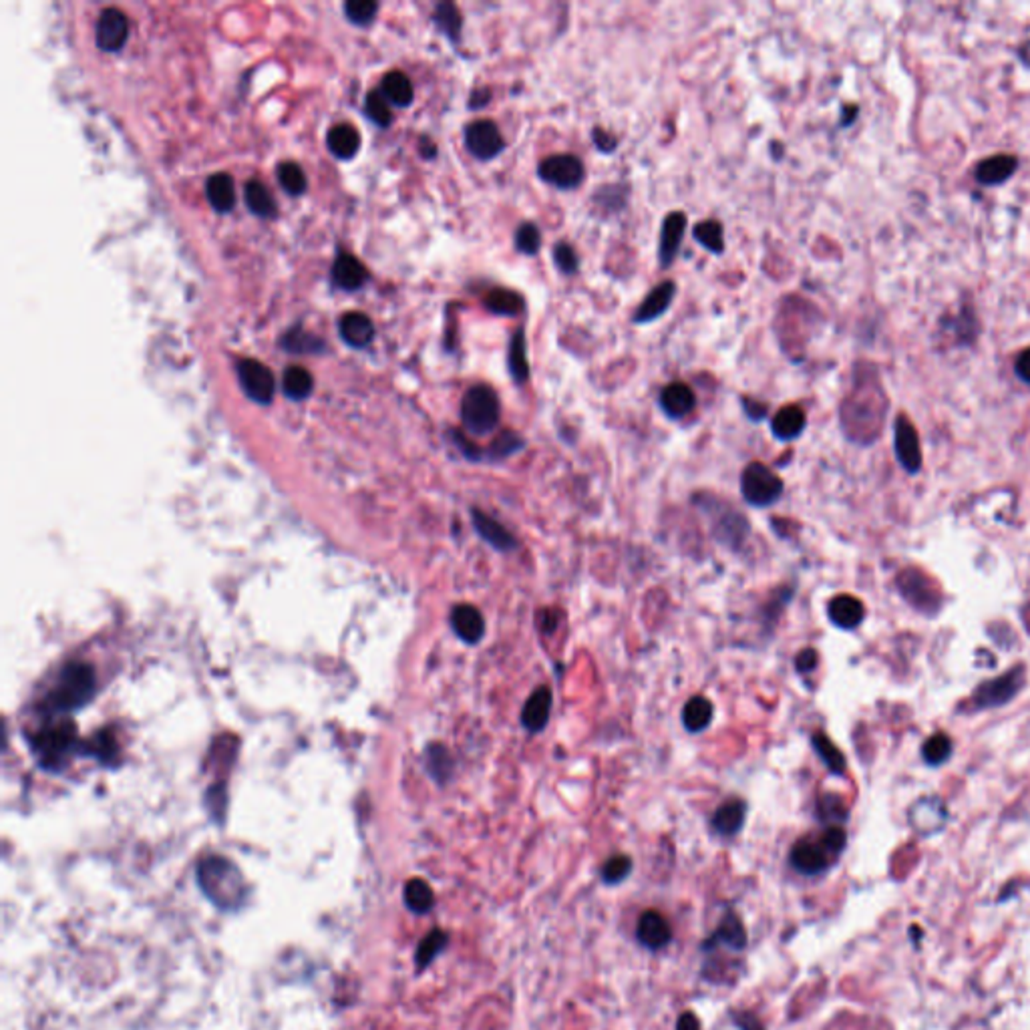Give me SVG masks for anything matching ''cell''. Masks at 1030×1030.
<instances>
[{
  "label": "cell",
  "mask_w": 1030,
  "mask_h": 1030,
  "mask_svg": "<svg viewBox=\"0 0 1030 1030\" xmlns=\"http://www.w3.org/2000/svg\"><path fill=\"white\" fill-rule=\"evenodd\" d=\"M741 493L755 508H767L783 493V481L763 463H748L741 475Z\"/></svg>",
  "instance_id": "5"
},
{
  "label": "cell",
  "mask_w": 1030,
  "mask_h": 1030,
  "mask_svg": "<svg viewBox=\"0 0 1030 1030\" xmlns=\"http://www.w3.org/2000/svg\"><path fill=\"white\" fill-rule=\"evenodd\" d=\"M243 195H246V203L252 213L260 215V218H270V215L276 213V202L272 195H270L268 187L264 183H260L256 180L248 182Z\"/></svg>",
  "instance_id": "36"
},
{
  "label": "cell",
  "mask_w": 1030,
  "mask_h": 1030,
  "mask_svg": "<svg viewBox=\"0 0 1030 1030\" xmlns=\"http://www.w3.org/2000/svg\"><path fill=\"white\" fill-rule=\"evenodd\" d=\"M805 425H807L805 411L797 405H787L773 417L771 431L779 441H793L803 433Z\"/></svg>",
  "instance_id": "24"
},
{
  "label": "cell",
  "mask_w": 1030,
  "mask_h": 1030,
  "mask_svg": "<svg viewBox=\"0 0 1030 1030\" xmlns=\"http://www.w3.org/2000/svg\"><path fill=\"white\" fill-rule=\"evenodd\" d=\"M1015 374L1016 377L1030 385V349H1025L1015 361Z\"/></svg>",
  "instance_id": "53"
},
{
  "label": "cell",
  "mask_w": 1030,
  "mask_h": 1030,
  "mask_svg": "<svg viewBox=\"0 0 1030 1030\" xmlns=\"http://www.w3.org/2000/svg\"><path fill=\"white\" fill-rule=\"evenodd\" d=\"M677 1030H700L698 1018L692 1013H682L677 1023Z\"/></svg>",
  "instance_id": "57"
},
{
  "label": "cell",
  "mask_w": 1030,
  "mask_h": 1030,
  "mask_svg": "<svg viewBox=\"0 0 1030 1030\" xmlns=\"http://www.w3.org/2000/svg\"><path fill=\"white\" fill-rule=\"evenodd\" d=\"M501 405L500 397L491 387L475 385L465 392L461 401L463 427L475 437L490 435L500 425Z\"/></svg>",
  "instance_id": "3"
},
{
  "label": "cell",
  "mask_w": 1030,
  "mask_h": 1030,
  "mask_svg": "<svg viewBox=\"0 0 1030 1030\" xmlns=\"http://www.w3.org/2000/svg\"><path fill=\"white\" fill-rule=\"evenodd\" d=\"M238 377L243 392H246L252 401L260 402V405L272 402L276 382H274V374L270 372L266 364L252 359H243L238 362Z\"/></svg>",
  "instance_id": "10"
},
{
  "label": "cell",
  "mask_w": 1030,
  "mask_h": 1030,
  "mask_svg": "<svg viewBox=\"0 0 1030 1030\" xmlns=\"http://www.w3.org/2000/svg\"><path fill=\"white\" fill-rule=\"evenodd\" d=\"M381 93L385 95L389 103H392V105L397 107H409L415 97L413 83H411L407 74L401 71H391L385 74Z\"/></svg>",
  "instance_id": "32"
},
{
  "label": "cell",
  "mask_w": 1030,
  "mask_h": 1030,
  "mask_svg": "<svg viewBox=\"0 0 1030 1030\" xmlns=\"http://www.w3.org/2000/svg\"><path fill=\"white\" fill-rule=\"evenodd\" d=\"M483 304L491 314L513 318L523 312L526 301H523V296L520 292H515V290L495 288L487 292V296L483 298Z\"/></svg>",
  "instance_id": "30"
},
{
  "label": "cell",
  "mask_w": 1030,
  "mask_h": 1030,
  "mask_svg": "<svg viewBox=\"0 0 1030 1030\" xmlns=\"http://www.w3.org/2000/svg\"><path fill=\"white\" fill-rule=\"evenodd\" d=\"M636 938L649 950H662L672 940L670 922L657 910H649L640 916Z\"/></svg>",
  "instance_id": "16"
},
{
  "label": "cell",
  "mask_w": 1030,
  "mask_h": 1030,
  "mask_svg": "<svg viewBox=\"0 0 1030 1030\" xmlns=\"http://www.w3.org/2000/svg\"><path fill=\"white\" fill-rule=\"evenodd\" d=\"M341 334L351 346H367L374 336V324L367 314L349 312L341 318Z\"/></svg>",
  "instance_id": "28"
},
{
  "label": "cell",
  "mask_w": 1030,
  "mask_h": 1030,
  "mask_svg": "<svg viewBox=\"0 0 1030 1030\" xmlns=\"http://www.w3.org/2000/svg\"><path fill=\"white\" fill-rule=\"evenodd\" d=\"M1025 680H1026L1025 669L1016 667L995 680L985 682V685H980L976 690H974V695L970 698V710H986L1006 705V702L1013 700L1020 692V688L1025 687Z\"/></svg>",
  "instance_id": "6"
},
{
  "label": "cell",
  "mask_w": 1030,
  "mask_h": 1030,
  "mask_svg": "<svg viewBox=\"0 0 1030 1030\" xmlns=\"http://www.w3.org/2000/svg\"><path fill=\"white\" fill-rule=\"evenodd\" d=\"M93 690H95V674L91 667L73 662L61 674L59 687L51 695V707L59 710L79 708L93 697Z\"/></svg>",
  "instance_id": "4"
},
{
  "label": "cell",
  "mask_w": 1030,
  "mask_h": 1030,
  "mask_svg": "<svg viewBox=\"0 0 1030 1030\" xmlns=\"http://www.w3.org/2000/svg\"><path fill=\"white\" fill-rule=\"evenodd\" d=\"M795 667L799 672H811L817 667V652L816 650H803L797 659H795Z\"/></svg>",
  "instance_id": "55"
},
{
  "label": "cell",
  "mask_w": 1030,
  "mask_h": 1030,
  "mask_svg": "<svg viewBox=\"0 0 1030 1030\" xmlns=\"http://www.w3.org/2000/svg\"><path fill=\"white\" fill-rule=\"evenodd\" d=\"M554 264H556L560 272L566 274V276H574L578 272L579 258H578L572 243H568V242L556 243V246H554Z\"/></svg>",
  "instance_id": "49"
},
{
  "label": "cell",
  "mask_w": 1030,
  "mask_h": 1030,
  "mask_svg": "<svg viewBox=\"0 0 1030 1030\" xmlns=\"http://www.w3.org/2000/svg\"><path fill=\"white\" fill-rule=\"evenodd\" d=\"M718 946H727V948L733 952H743L747 948L745 926L741 920H738L737 914H727L723 917V922L718 924L715 934L702 944V950L713 952L718 948Z\"/></svg>",
  "instance_id": "17"
},
{
  "label": "cell",
  "mask_w": 1030,
  "mask_h": 1030,
  "mask_svg": "<svg viewBox=\"0 0 1030 1030\" xmlns=\"http://www.w3.org/2000/svg\"><path fill=\"white\" fill-rule=\"evenodd\" d=\"M632 874V859L629 856H614L602 867V879L608 886L624 882Z\"/></svg>",
  "instance_id": "46"
},
{
  "label": "cell",
  "mask_w": 1030,
  "mask_h": 1030,
  "mask_svg": "<svg viewBox=\"0 0 1030 1030\" xmlns=\"http://www.w3.org/2000/svg\"><path fill=\"white\" fill-rule=\"evenodd\" d=\"M660 407L667 417L682 419L695 411L697 395L687 382H670L660 392Z\"/></svg>",
  "instance_id": "18"
},
{
  "label": "cell",
  "mask_w": 1030,
  "mask_h": 1030,
  "mask_svg": "<svg viewBox=\"0 0 1030 1030\" xmlns=\"http://www.w3.org/2000/svg\"><path fill=\"white\" fill-rule=\"evenodd\" d=\"M405 904L411 912L427 914L435 906L433 889L423 879H411L405 887Z\"/></svg>",
  "instance_id": "38"
},
{
  "label": "cell",
  "mask_w": 1030,
  "mask_h": 1030,
  "mask_svg": "<svg viewBox=\"0 0 1030 1030\" xmlns=\"http://www.w3.org/2000/svg\"><path fill=\"white\" fill-rule=\"evenodd\" d=\"M713 530L718 541H723V544H727L728 548H738V544H741L747 536L748 526L741 513L728 511L727 515H723V518L715 520Z\"/></svg>",
  "instance_id": "33"
},
{
  "label": "cell",
  "mask_w": 1030,
  "mask_h": 1030,
  "mask_svg": "<svg viewBox=\"0 0 1030 1030\" xmlns=\"http://www.w3.org/2000/svg\"><path fill=\"white\" fill-rule=\"evenodd\" d=\"M677 296V284L672 280H664L657 288H652L649 296L644 298L642 304L636 314L632 316L634 324H649L659 321L662 314L669 312V308Z\"/></svg>",
  "instance_id": "13"
},
{
  "label": "cell",
  "mask_w": 1030,
  "mask_h": 1030,
  "mask_svg": "<svg viewBox=\"0 0 1030 1030\" xmlns=\"http://www.w3.org/2000/svg\"><path fill=\"white\" fill-rule=\"evenodd\" d=\"M592 139H594V144H596V147H598V149H600V152H604V154H612V152H616V147H618V139H616V135H612V134H610V131H608V129L596 127V129L592 131Z\"/></svg>",
  "instance_id": "52"
},
{
  "label": "cell",
  "mask_w": 1030,
  "mask_h": 1030,
  "mask_svg": "<svg viewBox=\"0 0 1030 1030\" xmlns=\"http://www.w3.org/2000/svg\"><path fill=\"white\" fill-rule=\"evenodd\" d=\"M451 626L459 639L467 644H477L485 634V622L481 612L470 604H461L453 608Z\"/></svg>",
  "instance_id": "19"
},
{
  "label": "cell",
  "mask_w": 1030,
  "mask_h": 1030,
  "mask_svg": "<svg viewBox=\"0 0 1030 1030\" xmlns=\"http://www.w3.org/2000/svg\"><path fill=\"white\" fill-rule=\"evenodd\" d=\"M314 387V379L312 374L308 372L304 367H290L284 372V379H282V389L286 392V397L294 399V401H302L312 392Z\"/></svg>",
  "instance_id": "37"
},
{
  "label": "cell",
  "mask_w": 1030,
  "mask_h": 1030,
  "mask_svg": "<svg viewBox=\"0 0 1030 1030\" xmlns=\"http://www.w3.org/2000/svg\"><path fill=\"white\" fill-rule=\"evenodd\" d=\"M682 723L690 733H702L713 723V705L705 697H692L682 708Z\"/></svg>",
  "instance_id": "34"
},
{
  "label": "cell",
  "mask_w": 1030,
  "mask_h": 1030,
  "mask_svg": "<svg viewBox=\"0 0 1030 1030\" xmlns=\"http://www.w3.org/2000/svg\"><path fill=\"white\" fill-rule=\"evenodd\" d=\"M692 236H695L698 246L705 248L710 254H723L725 252V228L723 223L717 222V220H705V222H698L695 230H692Z\"/></svg>",
  "instance_id": "35"
},
{
  "label": "cell",
  "mask_w": 1030,
  "mask_h": 1030,
  "mask_svg": "<svg viewBox=\"0 0 1030 1030\" xmlns=\"http://www.w3.org/2000/svg\"><path fill=\"white\" fill-rule=\"evenodd\" d=\"M364 111H367V115L374 121V124L381 125V127H387L391 125V109H389V101L385 99L381 91H372L369 93L367 97V105H364Z\"/></svg>",
  "instance_id": "50"
},
{
  "label": "cell",
  "mask_w": 1030,
  "mask_h": 1030,
  "mask_svg": "<svg viewBox=\"0 0 1030 1030\" xmlns=\"http://www.w3.org/2000/svg\"><path fill=\"white\" fill-rule=\"evenodd\" d=\"M743 409H745V413L748 415V419H753V421H761V419L767 417V405H763V402H757L753 399H743Z\"/></svg>",
  "instance_id": "56"
},
{
  "label": "cell",
  "mask_w": 1030,
  "mask_h": 1030,
  "mask_svg": "<svg viewBox=\"0 0 1030 1030\" xmlns=\"http://www.w3.org/2000/svg\"><path fill=\"white\" fill-rule=\"evenodd\" d=\"M1016 170H1018V157L1008 154L990 155L986 159H982V162H978V165L974 167V180H976L980 185L995 187L1006 183Z\"/></svg>",
  "instance_id": "15"
},
{
  "label": "cell",
  "mask_w": 1030,
  "mask_h": 1030,
  "mask_svg": "<svg viewBox=\"0 0 1030 1030\" xmlns=\"http://www.w3.org/2000/svg\"><path fill=\"white\" fill-rule=\"evenodd\" d=\"M377 11L379 5L374 3V0H349V3L344 5V13L349 16V21L361 26L372 23Z\"/></svg>",
  "instance_id": "48"
},
{
  "label": "cell",
  "mask_w": 1030,
  "mask_h": 1030,
  "mask_svg": "<svg viewBox=\"0 0 1030 1030\" xmlns=\"http://www.w3.org/2000/svg\"><path fill=\"white\" fill-rule=\"evenodd\" d=\"M551 690L541 687L526 700V707L521 710V725L526 727L530 733H540L544 730L550 713H551Z\"/></svg>",
  "instance_id": "21"
},
{
  "label": "cell",
  "mask_w": 1030,
  "mask_h": 1030,
  "mask_svg": "<svg viewBox=\"0 0 1030 1030\" xmlns=\"http://www.w3.org/2000/svg\"><path fill=\"white\" fill-rule=\"evenodd\" d=\"M205 192L215 212L228 213L236 205V187L228 173H213L205 183Z\"/></svg>",
  "instance_id": "27"
},
{
  "label": "cell",
  "mask_w": 1030,
  "mask_h": 1030,
  "mask_svg": "<svg viewBox=\"0 0 1030 1030\" xmlns=\"http://www.w3.org/2000/svg\"><path fill=\"white\" fill-rule=\"evenodd\" d=\"M433 21L437 23L439 31H441L445 36H449V39H451L453 43L459 41V36H461L463 18H461V13H459V8L455 5H451V3L437 5Z\"/></svg>",
  "instance_id": "39"
},
{
  "label": "cell",
  "mask_w": 1030,
  "mask_h": 1030,
  "mask_svg": "<svg viewBox=\"0 0 1030 1030\" xmlns=\"http://www.w3.org/2000/svg\"><path fill=\"white\" fill-rule=\"evenodd\" d=\"M897 586H900L902 596L916 608V610H920L928 616L938 612L940 608L938 589H936L932 579L926 578L920 569H906V572L897 576Z\"/></svg>",
  "instance_id": "9"
},
{
  "label": "cell",
  "mask_w": 1030,
  "mask_h": 1030,
  "mask_svg": "<svg viewBox=\"0 0 1030 1030\" xmlns=\"http://www.w3.org/2000/svg\"><path fill=\"white\" fill-rule=\"evenodd\" d=\"M846 841V831L839 826H829L819 837H803L791 847V866L803 876H819L839 857Z\"/></svg>",
  "instance_id": "1"
},
{
  "label": "cell",
  "mask_w": 1030,
  "mask_h": 1030,
  "mask_svg": "<svg viewBox=\"0 0 1030 1030\" xmlns=\"http://www.w3.org/2000/svg\"><path fill=\"white\" fill-rule=\"evenodd\" d=\"M332 280L336 286L344 290H357L367 282V268L359 258L351 254H341L332 264Z\"/></svg>",
  "instance_id": "25"
},
{
  "label": "cell",
  "mask_w": 1030,
  "mask_h": 1030,
  "mask_svg": "<svg viewBox=\"0 0 1030 1030\" xmlns=\"http://www.w3.org/2000/svg\"><path fill=\"white\" fill-rule=\"evenodd\" d=\"M326 144H329L331 154L339 159H352L357 155L361 147V135L359 131L349 124L334 125L329 135H326Z\"/></svg>",
  "instance_id": "29"
},
{
  "label": "cell",
  "mask_w": 1030,
  "mask_h": 1030,
  "mask_svg": "<svg viewBox=\"0 0 1030 1030\" xmlns=\"http://www.w3.org/2000/svg\"><path fill=\"white\" fill-rule=\"evenodd\" d=\"M819 817L827 823H836V821H844L847 816L844 805H841L836 795H827V797H823L819 801Z\"/></svg>",
  "instance_id": "51"
},
{
  "label": "cell",
  "mask_w": 1030,
  "mask_h": 1030,
  "mask_svg": "<svg viewBox=\"0 0 1030 1030\" xmlns=\"http://www.w3.org/2000/svg\"><path fill=\"white\" fill-rule=\"evenodd\" d=\"M471 518L477 533H480L487 544H491L495 550L511 551L518 548V540H515L513 533L505 530L500 521H495L493 518H490V515L480 510H473Z\"/></svg>",
  "instance_id": "20"
},
{
  "label": "cell",
  "mask_w": 1030,
  "mask_h": 1030,
  "mask_svg": "<svg viewBox=\"0 0 1030 1030\" xmlns=\"http://www.w3.org/2000/svg\"><path fill=\"white\" fill-rule=\"evenodd\" d=\"M827 612H829V618H831L833 624L839 626V629H844V630H851V629H857L861 620H864L866 608L857 600V598L841 594V596L833 598V600L829 602Z\"/></svg>",
  "instance_id": "23"
},
{
  "label": "cell",
  "mask_w": 1030,
  "mask_h": 1030,
  "mask_svg": "<svg viewBox=\"0 0 1030 1030\" xmlns=\"http://www.w3.org/2000/svg\"><path fill=\"white\" fill-rule=\"evenodd\" d=\"M844 114H847V115H844V119H841V125L847 127V125L851 124V121H856V117H857V107H856V105L844 107Z\"/></svg>",
  "instance_id": "59"
},
{
  "label": "cell",
  "mask_w": 1030,
  "mask_h": 1030,
  "mask_svg": "<svg viewBox=\"0 0 1030 1030\" xmlns=\"http://www.w3.org/2000/svg\"><path fill=\"white\" fill-rule=\"evenodd\" d=\"M894 449L900 465L907 473H917L922 470V449L917 439L916 427L906 415H897L894 425Z\"/></svg>",
  "instance_id": "11"
},
{
  "label": "cell",
  "mask_w": 1030,
  "mask_h": 1030,
  "mask_svg": "<svg viewBox=\"0 0 1030 1030\" xmlns=\"http://www.w3.org/2000/svg\"><path fill=\"white\" fill-rule=\"evenodd\" d=\"M278 182L290 195H301L306 190V175L301 165L286 162L278 167Z\"/></svg>",
  "instance_id": "43"
},
{
  "label": "cell",
  "mask_w": 1030,
  "mask_h": 1030,
  "mask_svg": "<svg viewBox=\"0 0 1030 1030\" xmlns=\"http://www.w3.org/2000/svg\"><path fill=\"white\" fill-rule=\"evenodd\" d=\"M508 369L515 385H526L530 379V362H528V344H526V331L518 329L513 332L508 349Z\"/></svg>",
  "instance_id": "26"
},
{
  "label": "cell",
  "mask_w": 1030,
  "mask_h": 1030,
  "mask_svg": "<svg viewBox=\"0 0 1030 1030\" xmlns=\"http://www.w3.org/2000/svg\"><path fill=\"white\" fill-rule=\"evenodd\" d=\"M447 942H449V936L443 930H433L429 936H425L423 942H421L419 948H417V956H415L417 968L419 970L427 968L429 964L433 962L439 956V954L445 950Z\"/></svg>",
  "instance_id": "40"
},
{
  "label": "cell",
  "mask_w": 1030,
  "mask_h": 1030,
  "mask_svg": "<svg viewBox=\"0 0 1030 1030\" xmlns=\"http://www.w3.org/2000/svg\"><path fill=\"white\" fill-rule=\"evenodd\" d=\"M465 147L480 162H491L505 152V139L491 119H477L465 127Z\"/></svg>",
  "instance_id": "8"
},
{
  "label": "cell",
  "mask_w": 1030,
  "mask_h": 1030,
  "mask_svg": "<svg viewBox=\"0 0 1030 1030\" xmlns=\"http://www.w3.org/2000/svg\"><path fill=\"white\" fill-rule=\"evenodd\" d=\"M515 248L526 256H536L541 248V232L536 223L526 222L515 232Z\"/></svg>",
  "instance_id": "44"
},
{
  "label": "cell",
  "mask_w": 1030,
  "mask_h": 1030,
  "mask_svg": "<svg viewBox=\"0 0 1030 1030\" xmlns=\"http://www.w3.org/2000/svg\"><path fill=\"white\" fill-rule=\"evenodd\" d=\"M687 230V215L682 212H672L662 222L660 230V243H659V260L662 268L672 266L674 258L678 256L682 238H685Z\"/></svg>",
  "instance_id": "14"
},
{
  "label": "cell",
  "mask_w": 1030,
  "mask_h": 1030,
  "mask_svg": "<svg viewBox=\"0 0 1030 1030\" xmlns=\"http://www.w3.org/2000/svg\"><path fill=\"white\" fill-rule=\"evenodd\" d=\"M526 441L518 435L513 433V431H503L498 437H495V441L490 449V457L491 459H508L510 455L518 453L520 449H523Z\"/></svg>",
  "instance_id": "47"
},
{
  "label": "cell",
  "mask_w": 1030,
  "mask_h": 1030,
  "mask_svg": "<svg viewBox=\"0 0 1030 1030\" xmlns=\"http://www.w3.org/2000/svg\"><path fill=\"white\" fill-rule=\"evenodd\" d=\"M922 755H924L926 763L938 767V765L948 761V757L952 755V741L942 733L934 735V737L928 738V741H926Z\"/></svg>",
  "instance_id": "45"
},
{
  "label": "cell",
  "mask_w": 1030,
  "mask_h": 1030,
  "mask_svg": "<svg viewBox=\"0 0 1030 1030\" xmlns=\"http://www.w3.org/2000/svg\"><path fill=\"white\" fill-rule=\"evenodd\" d=\"M198 879L203 894L208 896L215 906L232 910V907L242 904L243 877L240 874V869L233 866L232 861L218 856L205 857L200 864Z\"/></svg>",
  "instance_id": "2"
},
{
  "label": "cell",
  "mask_w": 1030,
  "mask_h": 1030,
  "mask_svg": "<svg viewBox=\"0 0 1030 1030\" xmlns=\"http://www.w3.org/2000/svg\"><path fill=\"white\" fill-rule=\"evenodd\" d=\"M745 817H747V803L741 799H730L720 805V807L713 813L710 826H713L715 833H718V836L733 837L745 826Z\"/></svg>",
  "instance_id": "22"
},
{
  "label": "cell",
  "mask_w": 1030,
  "mask_h": 1030,
  "mask_svg": "<svg viewBox=\"0 0 1030 1030\" xmlns=\"http://www.w3.org/2000/svg\"><path fill=\"white\" fill-rule=\"evenodd\" d=\"M490 99H491V91H490V89H477V91H473L471 101H470V107L481 109V107L487 105V103H490Z\"/></svg>",
  "instance_id": "58"
},
{
  "label": "cell",
  "mask_w": 1030,
  "mask_h": 1030,
  "mask_svg": "<svg viewBox=\"0 0 1030 1030\" xmlns=\"http://www.w3.org/2000/svg\"><path fill=\"white\" fill-rule=\"evenodd\" d=\"M538 175L544 183L558 187L561 192H569L582 185L586 177V167L582 162H579V157L569 154H560L546 157L544 162L538 165Z\"/></svg>",
  "instance_id": "7"
},
{
  "label": "cell",
  "mask_w": 1030,
  "mask_h": 1030,
  "mask_svg": "<svg viewBox=\"0 0 1030 1030\" xmlns=\"http://www.w3.org/2000/svg\"><path fill=\"white\" fill-rule=\"evenodd\" d=\"M129 36L127 16L117 8H105L101 11L95 25V43L101 51L117 53L124 49Z\"/></svg>",
  "instance_id": "12"
},
{
  "label": "cell",
  "mask_w": 1030,
  "mask_h": 1030,
  "mask_svg": "<svg viewBox=\"0 0 1030 1030\" xmlns=\"http://www.w3.org/2000/svg\"><path fill=\"white\" fill-rule=\"evenodd\" d=\"M813 747H816L817 755L821 757V761L826 763L827 769L836 775H844L846 773V757L839 753V748L833 745L826 735H813Z\"/></svg>",
  "instance_id": "41"
},
{
  "label": "cell",
  "mask_w": 1030,
  "mask_h": 1030,
  "mask_svg": "<svg viewBox=\"0 0 1030 1030\" xmlns=\"http://www.w3.org/2000/svg\"><path fill=\"white\" fill-rule=\"evenodd\" d=\"M71 745H73V730L67 727L51 728L49 735H45L39 741V748L49 758L64 755L71 748Z\"/></svg>",
  "instance_id": "42"
},
{
  "label": "cell",
  "mask_w": 1030,
  "mask_h": 1030,
  "mask_svg": "<svg viewBox=\"0 0 1030 1030\" xmlns=\"http://www.w3.org/2000/svg\"><path fill=\"white\" fill-rule=\"evenodd\" d=\"M733 1020L738 1030H765L761 1020H758L753 1013H735Z\"/></svg>",
  "instance_id": "54"
},
{
  "label": "cell",
  "mask_w": 1030,
  "mask_h": 1030,
  "mask_svg": "<svg viewBox=\"0 0 1030 1030\" xmlns=\"http://www.w3.org/2000/svg\"><path fill=\"white\" fill-rule=\"evenodd\" d=\"M942 329L946 331H952L954 336V342L958 346H966L972 344L976 341V336L980 334V324H978V318L974 316V311L970 306H964L958 316H950V322L942 321Z\"/></svg>",
  "instance_id": "31"
}]
</instances>
